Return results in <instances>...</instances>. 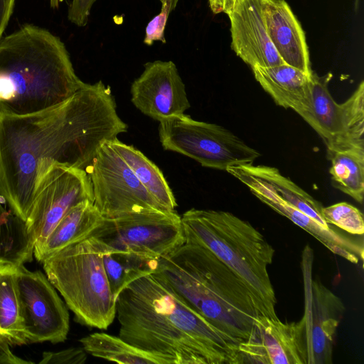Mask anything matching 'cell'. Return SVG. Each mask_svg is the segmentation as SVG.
Instances as JSON below:
<instances>
[{"mask_svg":"<svg viewBox=\"0 0 364 364\" xmlns=\"http://www.w3.org/2000/svg\"><path fill=\"white\" fill-rule=\"evenodd\" d=\"M267 189L286 203L304 213L321 225L330 228L322 215L323 205L280 171L272 166L253 164L242 166Z\"/></svg>","mask_w":364,"mask_h":364,"instance_id":"44dd1931","label":"cell"},{"mask_svg":"<svg viewBox=\"0 0 364 364\" xmlns=\"http://www.w3.org/2000/svg\"><path fill=\"white\" fill-rule=\"evenodd\" d=\"M322 215L326 222L353 234L362 235L364 233L363 213L355 206L341 202L323 207Z\"/></svg>","mask_w":364,"mask_h":364,"instance_id":"83f0119b","label":"cell"},{"mask_svg":"<svg viewBox=\"0 0 364 364\" xmlns=\"http://www.w3.org/2000/svg\"><path fill=\"white\" fill-rule=\"evenodd\" d=\"M237 0H209V5L213 14H229L233 9Z\"/></svg>","mask_w":364,"mask_h":364,"instance_id":"836d02e7","label":"cell"},{"mask_svg":"<svg viewBox=\"0 0 364 364\" xmlns=\"http://www.w3.org/2000/svg\"><path fill=\"white\" fill-rule=\"evenodd\" d=\"M228 172L244 183L262 202L311 234L333 254L353 264H358L360 259H363L362 245L340 235L331 227H323L304 213L286 203L242 166L230 168Z\"/></svg>","mask_w":364,"mask_h":364,"instance_id":"e0dca14e","label":"cell"},{"mask_svg":"<svg viewBox=\"0 0 364 364\" xmlns=\"http://www.w3.org/2000/svg\"><path fill=\"white\" fill-rule=\"evenodd\" d=\"M255 78L274 102L299 114L306 106L311 75L283 63L262 68H252Z\"/></svg>","mask_w":364,"mask_h":364,"instance_id":"ffe728a7","label":"cell"},{"mask_svg":"<svg viewBox=\"0 0 364 364\" xmlns=\"http://www.w3.org/2000/svg\"><path fill=\"white\" fill-rule=\"evenodd\" d=\"M102 243L103 263L115 299L129 284L139 277L153 272L157 267V259L114 249Z\"/></svg>","mask_w":364,"mask_h":364,"instance_id":"d4e9b609","label":"cell"},{"mask_svg":"<svg viewBox=\"0 0 364 364\" xmlns=\"http://www.w3.org/2000/svg\"><path fill=\"white\" fill-rule=\"evenodd\" d=\"M331 77L312 72L308 101L298 114L321 136L327 152L364 148V82L338 103L328 90Z\"/></svg>","mask_w":364,"mask_h":364,"instance_id":"9c48e42d","label":"cell"},{"mask_svg":"<svg viewBox=\"0 0 364 364\" xmlns=\"http://www.w3.org/2000/svg\"><path fill=\"white\" fill-rule=\"evenodd\" d=\"M86 172L92 186L93 204L105 218L166 210L144 187L109 141L101 145Z\"/></svg>","mask_w":364,"mask_h":364,"instance_id":"7c38bea8","label":"cell"},{"mask_svg":"<svg viewBox=\"0 0 364 364\" xmlns=\"http://www.w3.org/2000/svg\"><path fill=\"white\" fill-rule=\"evenodd\" d=\"M85 82L61 39L31 23L0 41V112L29 114L58 105Z\"/></svg>","mask_w":364,"mask_h":364,"instance_id":"3957f363","label":"cell"},{"mask_svg":"<svg viewBox=\"0 0 364 364\" xmlns=\"http://www.w3.org/2000/svg\"><path fill=\"white\" fill-rule=\"evenodd\" d=\"M266 0H237L228 14L232 49L251 68L284 63L267 31L264 9Z\"/></svg>","mask_w":364,"mask_h":364,"instance_id":"9a60e30c","label":"cell"},{"mask_svg":"<svg viewBox=\"0 0 364 364\" xmlns=\"http://www.w3.org/2000/svg\"><path fill=\"white\" fill-rule=\"evenodd\" d=\"M130 92L133 105L159 122L183 114L191 107L185 84L171 60L146 63Z\"/></svg>","mask_w":364,"mask_h":364,"instance_id":"5bb4252c","label":"cell"},{"mask_svg":"<svg viewBox=\"0 0 364 364\" xmlns=\"http://www.w3.org/2000/svg\"><path fill=\"white\" fill-rule=\"evenodd\" d=\"M33 256L25 222L7 210L0 200V261L20 265L31 262Z\"/></svg>","mask_w":364,"mask_h":364,"instance_id":"4316f807","label":"cell"},{"mask_svg":"<svg viewBox=\"0 0 364 364\" xmlns=\"http://www.w3.org/2000/svg\"><path fill=\"white\" fill-rule=\"evenodd\" d=\"M216 328L245 341L259 314L237 274L205 247L184 243L158 259L153 272Z\"/></svg>","mask_w":364,"mask_h":364,"instance_id":"277c9868","label":"cell"},{"mask_svg":"<svg viewBox=\"0 0 364 364\" xmlns=\"http://www.w3.org/2000/svg\"><path fill=\"white\" fill-rule=\"evenodd\" d=\"M16 0H0V41L12 16Z\"/></svg>","mask_w":364,"mask_h":364,"instance_id":"d6a6232c","label":"cell"},{"mask_svg":"<svg viewBox=\"0 0 364 364\" xmlns=\"http://www.w3.org/2000/svg\"><path fill=\"white\" fill-rule=\"evenodd\" d=\"M97 0H72L68 18L73 24L83 27L88 22L90 10Z\"/></svg>","mask_w":364,"mask_h":364,"instance_id":"4dcf8cb0","label":"cell"},{"mask_svg":"<svg viewBox=\"0 0 364 364\" xmlns=\"http://www.w3.org/2000/svg\"><path fill=\"white\" fill-rule=\"evenodd\" d=\"M161 3L160 12L146 25L144 43L151 46L154 41L166 43L164 31L169 14L176 9L179 0H159Z\"/></svg>","mask_w":364,"mask_h":364,"instance_id":"f1b7e54d","label":"cell"},{"mask_svg":"<svg viewBox=\"0 0 364 364\" xmlns=\"http://www.w3.org/2000/svg\"><path fill=\"white\" fill-rule=\"evenodd\" d=\"M312 250L303 252L304 306L301 318L294 322L296 341L304 364H331L338 326L345 306L341 299L312 277Z\"/></svg>","mask_w":364,"mask_h":364,"instance_id":"ba28073f","label":"cell"},{"mask_svg":"<svg viewBox=\"0 0 364 364\" xmlns=\"http://www.w3.org/2000/svg\"><path fill=\"white\" fill-rule=\"evenodd\" d=\"M127 129L101 80L38 112H0V197L26 222L41 172L52 164L87 171L101 145Z\"/></svg>","mask_w":364,"mask_h":364,"instance_id":"6da1fadb","label":"cell"},{"mask_svg":"<svg viewBox=\"0 0 364 364\" xmlns=\"http://www.w3.org/2000/svg\"><path fill=\"white\" fill-rule=\"evenodd\" d=\"M109 143L159 204L166 210H176L175 196L159 167L139 150L117 138Z\"/></svg>","mask_w":364,"mask_h":364,"instance_id":"603a6c76","label":"cell"},{"mask_svg":"<svg viewBox=\"0 0 364 364\" xmlns=\"http://www.w3.org/2000/svg\"><path fill=\"white\" fill-rule=\"evenodd\" d=\"M92 356L123 364H173L168 358L135 347L120 336L95 332L80 339Z\"/></svg>","mask_w":364,"mask_h":364,"instance_id":"cb8c5ba5","label":"cell"},{"mask_svg":"<svg viewBox=\"0 0 364 364\" xmlns=\"http://www.w3.org/2000/svg\"><path fill=\"white\" fill-rule=\"evenodd\" d=\"M159 140L164 150L177 152L207 168L226 171L253 164L260 154L230 130L197 121L186 114L159 122Z\"/></svg>","mask_w":364,"mask_h":364,"instance_id":"52a82bcc","label":"cell"},{"mask_svg":"<svg viewBox=\"0 0 364 364\" xmlns=\"http://www.w3.org/2000/svg\"><path fill=\"white\" fill-rule=\"evenodd\" d=\"M358 1V0H356V2Z\"/></svg>","mask_w":364,"mask_h":364,"instance_id":"d590c367","label":"cell"},{"mask_svg":"<svg viewBox=\"0 0 364 364\" xmlns=\"http://www.w3.org/2000/svg\"><path fill=\"white\" fill-rule=\"evenodd\" d=\"M333 186L360 203L364 196V148L327 152Z\"/></svg>","mask_w":364,"mask_h":364,"instance_id":"484cf974","label":"cell"},{"mask_svg":"<svg viewBox=\"0 0 364 364\" xmlns=\"http://www.w3.org/2000/svg\"><path fill=\"white\" fill-rule=\"evenodd\" d=\"M101 241L90 237L50 255L41 263L79 323L107 329L116 318L114 297L105 269Z\"/></svg>","mask_w":364,"mask_h":364,"instance_id":"8992f818","label":"cell"},{"mask_svg":"<svg viewBox=\"0 0 364 364\" xmlns=\"http://www.w3.org/2000/svg\"><path fill=\"white\" fill-rule=\"evenodd\" d=\"M18 266L0 261V339L11 346L28 343L21 313Z\"/></svg>","mask_w":364,"mask_h":364,"instance_id":"7402d4cb","label":"cell"},{"mask_svg":"<svg viewBox=\"0 0 364 364\" xmlns=\"http://www.w3.org/2000/svg\"><path fill=\"white\" fill-rule=\"evenodd\" d=\"M63 0H50V6L53 9L58 8Z\"/></svg>","mask_w":364,"mask_h":364,"instance_id":"e575fe53","label":"cell"},{"mask_svg":"<svg viewBox=\"0 0 364 364\" xmlns=\"http://www.w3.org/2000/svg\"><path fill=\"white\" fill-rule=\"evenodd\" d=\"M264 16L268 36L285 64L311 75L304 32L284 0H266Z\"/></svg>","mask_w":364,"mask_h":364,"instance_id":"ac0fdd59","label":"cell"},{"mask_svg":"<svg viewBox=\"0 0 364 364\" xmlns=\"http://www.w3.org/2000/svg\"><path fill=\"white\" fill-rule=\"evenodd\" d=\"M185 243L203 245L248 288L260 315L277 318L268 272L275 250L251 223L223 210L191 208L181 216Z\"/></svg>","mask_w":364,"mask_h":364,"instance_id":"5b68a950","label":"cell"},{"mask_svg":"<svg viewBox=\"0 0 364 364\" xmlns=\"http://www.w3.org/2000/svg\"><path fill=\"white\" fill-rule=\"evenodd\" d=\"M240 364H304L298 349L294 322L259 315L248 338L239 343Z\"/></svg>","mask_w":364,"mask_h":364,"instance_id":"2e32d148","label":"cell"},{"mask_svg":"<svg viewBox=\"0 0 364 364\" xmlns=\"http://www.w3.org/2000/svg\"><path fill=\"white\" fill-rule=\"evenodd\" d=\"M119 336L173 364H240V341L188 305L154 272L116 298Z\"/></svg>","mask_w":364,"mask_h":364,"instance_id":"7a4b0ae2","label":"cell"},{"mask_svg":"<svg viewBox=\"0 0 364 364\" xmlns=\"http://www.w3.org/2000/svg\"><path fill=\"white\" fill-rule=\"evenodd\" d=\"M90 237L112 248L157 260L186 242L181 217L176 210L144 211L105 218Z\"/></svg>","mask_w":364,"mask_h":364,"instance_id":"30bf717a","label":"cell"},{"mask_svg":"<svg viewBox=\"0 0 364 364\" xmlns=\"http://www.w3.org/2000/svg\"><path fill=\"white\" fill-rule=\"evenodd\" d=\"M11 346L0 339V364H33V362L23 360L14 355Z\"/></svg>","mask_w":364,"mask_h":364,"instance_id":"1f68e13d","label":"cell"},{"mask_svg":"<svg viewBox=\"0 0 364 364\" xmlns=\"http://www.w3.org/2000/svg\"><path fill=\"white\" fill-rule=\"evenodd\" d=\"M85 200L93 202L92 186L85 171L52 164L41 172L25 222L33 249L43 242L70 209Z\"/></svg>","mask_w":364,"mask_h":364,"instance_id":"8fae6325","label":"cell"},{"mask_svg":"<svg viewBox=\"0 0 364 364\" xmlns=\"http://www.w3.org/2000/svg\"><path fill=\"white\" fill-rule=\"evenodd\" d=\"M17 287L28 343L64 342L70 329L69 313L46 275L18 265Z\"/></svg>","mask_w":364,"mask_h":364,"instance_id":"4fadbf2b","label":"cell"},{"mask_svg":"<svg viewBox=\"0 0 364 364\" xmlns=\"http://www.w3.org/2000/svg\"><path fill=\"white\" fill-rule=\"evenodd\" d=\"M86 360L87 353L83 348H70L57 352H43L39 363L82 364Z\"/></svg>","mask_w":364,"mask_h":364,"instance_id":"f546056e","label":"cell"},{"mask_svg":"<svg viewBox=\"0 0 364 364\" xmlns=\"http://www.w3.org/2000/svg\"><path fill=\"white\" fill-rule=\"evenodd\" d=\"M104 219L92 201L77 204L60 220L43 242L33 249V256L41 263L50 255L90 237Z\"/></svg>","mask_w":364,"mask_h":364,"instance_id":"d6986e66","label":"cell"}]
</instances>
